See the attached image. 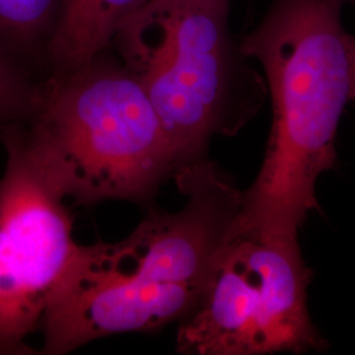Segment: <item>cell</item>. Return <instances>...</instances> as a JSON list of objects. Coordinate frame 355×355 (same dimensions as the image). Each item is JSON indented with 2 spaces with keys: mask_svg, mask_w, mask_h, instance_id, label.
Here are the masks:
<instances>
[{
  "mask_svg": "<svg viewBox=\"0 0 355 355\" xmlns=\"http://www.w3.org/2000/svg\"><path fill=\"white\" fill-rule=\"evenodd\" d=\"M353 0H272L240 42L263 70L272 105L266 154L242 191L236 229L299 237L318 209L320 177L337 161L336 137L355 80V36L343 26Z\"/></svg>",
  "mask_w": 355,
  "mask_h": 355,
  "instance_id": "1",
  "label": "cell"
},
{
  "mask_svg": "<svg viewBox=\"0 0 355 355\" xmlns=\"http://www.w3.org/2000/svg\"><path fill=\"white\" fill-rule=\"evenodd\" d=\"M297 239L233 228L198 304L180 321L178 353L325 350L327 341L308 309L312 270Z\"/></svg>",
  "mask_w": 355,
  "mask_h": 355,
  "instance_id": "4",
  "label": "cell"
},
{
  "mask_svg": "<svg viewBox=\"0 0 355 355\" xmlns=\"http://www.w3.org/2000/svg\"><path fill=\"white\" fill-rule=\"evenodd\" d=\"M0 355L35 354L48 299L76 253L73 218L21 120L0 125Z\"/></svg>",
  "mask_w": 355,
  "mask_h": 355,
  "instance_id": "5",
  "label": "cell"
},
{
  "mask_svg": "<svg viewBox=\"0 0 355 355\" xmlns=\"http://www.w3.org/2000/svg\"><path fill=\"white\" fill-rule=\"evenodd\" d=\"M353 4L355 6V0H353ZM355 36V35H354ZM352 102H355V80H354V89H353V98H352Z\"/></svg>",
  "mask_w": 355,
  "mask_h": 355,
  "instance_id": "12",
  "label": "cell"
},
{
  "mask_svg": "<svg viewBox=\"0 0 355 355\" xmlns=\"http://www.w3.org/2000/svg\"><path fill=\"white\" fill-rule=\"evenodd\" d=\"M229 3L150 0L114 37L164 125L178 171L208 158L211 140L239 133L266 99L265 78L232 37Z\"/></svg>",
  "mask_w": 355,
  "mask_h": 355,
  "instance_id": "3",
  "label": "cell"
},
{
  "mask_svg": "<svg viewBox=\"0 0 355 355\" xmlns=\"http://www.w3.org/2000/svg\"><path fill=\"white\" fill-rule=\"evenodd\" d=\"M174 179L186 196L178 212H153L123 241L79 245L82 255L139 288L204 290L240 215L242 191L209 158Z\"/></svg>",
  "mask_w": 355,
  "mask_h": 355,
  "instance_id": "6",
  "label": "cell"
},
{
  "mask_svg": "<svg viewBox=\"0 0 355 355\" xmlns=\"http://www.w3.org/2000/svg\"><path fill=\"white\" fill-rule=\"evenodd\" d=\"M64 0H0V49L45 80Z\"/></svg>",
  "mask_w": 355,
  "mask_h": 355,
  "instance_id": "9",
  "label": "cell"
},
{
  "mask_svg": "<svg viewBox=\"0 0 355 355\" xmlns=\"http://www.w3.org/2000/svg\"><path fill=\"white\" fill-rule=\"evenodd\" d=\"M150 0H64L49 48V76H64L110 51L119 31Z\"/></svg>",
  "mask_w": 355,
  "mask_h": 355,
  "instance_id": "8",
  "label": "cell"
},
{
  "mask_svg": "<svg viewBox=\"0 0 355 355\" xmlns=\"http://www.w3.org/2000/svg\"><path fill=\"white\" fill-rule=\"evenodd\" d=\"M44 80L0 49V105L16 121L26 120L36 108Z\"/></svg>",
  "mask_w": 355,
  "mask_h": 355,
  "instance_id": "10",
  "label": "cell"
},
{
  "mask_svg": "<svg viewBox=\"0 0 355 355\" xmlns=\"http://www.w3.org/2000/svg\"><path fill=\"white\" fill-rule=\"evenodd\" d=\"M202 292L203 288L187 284L154 290L135 287L92 265L78 245L41 318V354H66L107 336L152 331L182 321L196 306Z\"/></svg>",
  "mask_w": 355,
  "mask_h": 355,
  "instance_id": "7",
  "label": "cell"
},
{
  "mask_svg": "<svg viewBox=\"0 0 355 355\" xmlns=\"http://www.w3.org/2000/svg\"><path fill=\"white\" fill-rule=\"evenodd\" d=\"M26 133L64 198L79 205L148 202L178 171L175 153L137 76L104 51L48 76Z\"/></svg>",
  "mask_w": 355,
  "mask_h": 355,
  "instance_id": "2",
  "label": "cell"
},
{
  "mask_svg": "<svg viewBox=\"0 0 355 355\" xmlns=\"http://www.w3.org/2000/svg\"><path fill=\"white\" fill-rule=\"evenodd\" d=\"M11 121H16V120L13 119L12 114H10L4 107L0 105V125L7 124V123H11Z\"/></svg>",
  "mask_w": 355,
  "mask_h": 355,
  "instance_id": "11",
  "label": "cell"
}]
</instances>
